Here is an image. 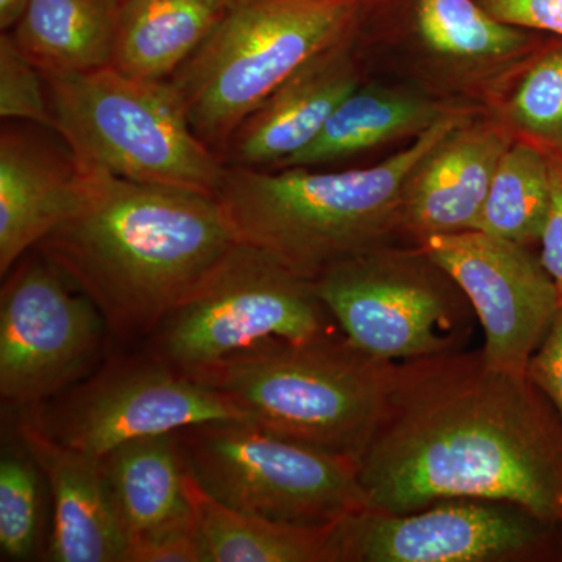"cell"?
I'll use <instances>...</instances> for the list:
<instances>
[{"label":"cell","mask_w":562,"mask_h":562,"mask_svg":"<svg viewBox=\"0 0 562 562\" xmlns=\"http://www.w3.org/2000/svg\"><path fill=\"white\" fill-rule=\"evenodd\" d=\"M366 508L406 514L472 498L562 517V420L528 375L457 350L397 362L358 462Z\"/></svg>","instance_id":"6da1fadb"},{"label":"cell","mask_w":562,"mask_h":562,"mask_svg":"<svg viewBox=\"0 0 562 562\" xmlns=\"http://www.w3.org/2000/svg\"><path fill=\"white\" fill-rule=\"evenodd\" d=\"M87 171L80 205L36 250L114 336H150L241 243L216 198Z\"/></svg>","instance_id":"7a4b0ae2"},{"label":"cell","mask_w":562,"mask_h":562,"mask_svg":"<svg viewBox=\"0 0 562 562\" xmlns=\"http://www.w3.org/2000/svg\"><path fill=\"white\" fill-rule=\"evenodd\" d=\"M468 121L447 110L409 146L379 165L347 171L225 166L216 201L239 243L308 281L405 232L403 198L417 165Z\"/></svg>","instance_id":"3957f363"},{"label":"cell","mask_w":562,"mask_h":562,"mask_svg":"<svg viewBox=\"0 0 562 562\" xmlns=\"http://www.w3.org/2000/svg\"><path fill=\"white\" fill-rule=\"evenodd\" d=\"M395 366L335 333L260 344L190 376L232 398L251 424L358 464L386 413Z\"/></svg>","instance_id":"277c9868"},{"label":"cell","mask_w":562,"mask_h":562,"mask_svg":"<svg viewBox=\"0 0 562 562\" xmlns=\"http://www.w3.org/2000/svg\"><path fill=\"white\" fill-rule=\"evenodd\" d=\"M382 0H233L169 79L192 131L211 150L306 63L355 38Z\"/></svg>","instance_id":"5b68a950"},{"label":"cell","mask_w":562,"mask_h":562,"mask_svg":"<svg viewBox=\"0 0 562 562\" xmlns=\"http://www.w3.org/2000/svg\"><path fill=\"white\" fill-rule=\"evenodd\" d=\"M43 77L54 132L85 169L216 198L225 162L192 131L171 81L113 66Z\"/></svg>","instance_id":"8992f818"},{"label":"cell","mask_w":562,"mask_h":562,"mask_svg":"<svg viewBox=\"0 0 562 562\" xmlns=\"http://www.w3.org/2000/svg\"><path fill=\"white\" fill-rule=\"evenodd\" d=\"M188 472L238 512L325 528L366 508L357 462L281 438L251 422H211L179 431Z\"/></svg>","instance_id":"52a82bcc"},{"label":"cell","mask_w":562,"mask_h":562,"mask_svg":"<svg viewBox=\"0 0 562 562\" xmlns=\"http://www.w3.org/2000/svg\"><path fill=\"white\" fill-rule=\"evenodd\" d=\"M313 284L342 335L384 361L461 350L476 317L464 292L419 246L369 251Z\"/></svg>","instance_id":"ba28073f"},{"label":"cell","mask_w":562,"mask_h":562,"mask_svg":"<svg viewBox=\"0 0 562 562\" xmlns=\"http://www.w3.org/2000/svg\"><path fill=\"white\" fill-rule=\"evenodd\" d=\"M330 319L313 281L239 244L202 291L151 333V357L194 375L260 344L335 335Z\"/></svg>","instance_id":"9c48e42d"},{"label":"cell","mask_w":562,"mask_h":562,"mask_svg":"<svg viewBox=\"0 0 562 562\" xmlns=\"http://www.w3.org/2000/svg\"><path fill=\"white\" fill-rule=\"evenodd\" d=\"M33 417L52 438L98 458L147 436L211 422H250L227 395L151 355L111 361Z\"/></svg>","instance_id":"30bf717a"},{"label":"cell","mask_w":562,"mask_h":562,"mask_svg":"<svg viewBox=\"0 0 562 562\" xmlns=\"http://www.w3.org/2000/svg\"><path fill=\"white\" fill-rule=\"evenodd\" d=\"M553 527L513 503L472 498L406 514L362 508L330 525L324 562L532 561Z\"/></svg>","instance_id":"8fae6325"},{"label":"cell","mask_w":562,"mask_h":562,"mask_svg":"<svg viewBox=\"0 0 562 562\" xmlns=\"http://www.w3.org/2000/svg\"><path fill=\"white\" fill-rule=\"evenodd\" d=\"M43 255L11 269L0 292V394L41 406L87 375L109 330L94 303Z\"/></svg>","instance_id":"7c38bea8"},{"label":"cell","mask_w":562,"mask_h":562,"mask_svg":"<svg viewBox=\"0 0 562 562\" xmlns=\"http://www.w3.org/2000/svg\"><path fill=\"white\" fill-rule=\"evenodd\" d=\"M422 251L464 292L482 324L487 366L527 375L561 306V295L541 257L524 244L468 231L428 236Z\"/></svg>","instance_id":"4fadbf2b"},{"label":"cell","mask_w":562,"mask_h":562,"mask_svg":"<svg viewBox=\"0 0 562 562\" xmlns=\"http://www.w3.org/2000/svg\"><path fill=\"white\" fill-rule=\"evenodd\" d=\"M63 140V139H61ZM88 171L68 144L3 125L0 135V273L68 220L87 191Z\"/></svg>","instance_id":"5bb4252c"},{"label":"cell","mask_w":562,"mask_h":562,"mask_svg":"<svg viewBox=\"0 0 562 562\" xmlns=\"http://www.w3.org/2000/svg\"><path fill=\"white\" fill-rule=\"evenodd\" d=\"M351 46L353 40L317 55L251 111L222 154L225 166H283L306 149L361 85Z\"/></svg>","instance_id":"9a60e30c"},{"label":"cell","mask_w":562,"mask_h":562,"mask_svg":"<svg viewBox=\"0 0 562 562\" xmlns=\"http://www.w3.org/2000/svg\"><path fill=\"white\" fill-rule=\"evenodd\" d=\"M508 131L462 122L417 165L405 188V231L428 236L476 231L495 169L512 146Z\"/></svg>","instance_id":"2e32d148"},{"label":"cell","mask_w":562,"mask_h":562,"mask_svg":"<svg viewBox=\"0 0 562 562\" xmlns=\"http://www.w3.org/2000/svg\"><path fill=\"white\" fill-rule=\"evenodd\" d=\"M20 438L49 484L54 502L46 560L122 562L127 541L114 513L101 458L52 438L33 416L21 422Z\"/></svg>","instance_id":"e0dca14e"},{"label":"cell","mask_w":562,"mask_h":562,"mask_svg":"<svg viewBox=\"0 0 562 562\" xmlns=\"http://www.w3.org/2000/svg\"><path fill=\"white\" fill-rule=\"evenodd\" d=\"M101 462L127 543L194 519L179 432L121 443Z\"/></svg>","instance_id":"ac0fdd59"},{"label":"cell","mask_w":562,"mask_h":562,"mask_svg":"<svg viewBox=\"0 0 562 562\" xmlns=\"http://www.w3.org/2000/svg\"><path fill=\"white\" fill-rule=\"evenodd\" d=\"M233 0H122L114 69L169 80L216 27Z\"/></svg>","instance_id":"d6986e66"},{"label":"cell","mask_w":562,"mask_h":562,"mask_svg":"<svg viewBox=\"0 0 562 562\" xmlns=\"http://www.w3.org/2000/svg\"><path fill=\"white\" fill-rule=\"evenodd\" d=\"M446 111L417 92L360 85L331 114L321 135L281 168L319 169L392 140L419 136Z\"/></svg>","instance_id":"ffe728a7"},{"label":"cell","mask_w":562,"mask_h":562,"mask_svg":"<svg viewBox=\"0 0 562 562\" xmlns=\"http://www.w3.org/2000/svg\"><path fill=\"white\" fill-rule=\"evenodd\" d=\"M122 0H29L14 43L43 74H77L113 60Z\"/></svg>","instance_id":"44dd1931"},{"label":"cell","mask_w":562,"mask_h":562,"mask_svg":"<svg viewBox=\"0 0 562 562\" xmlns=\"http://www.w3.org/2000/svg\"><path fill=\"white\" fill-rule=\"evenodd\" d=\"M206 562H324L328 528L273 522L217 502L188 472Z\"/></svg>","instance_id":"7402d4cb"},{"label":"cell","mask_w":562,"mask_h":562,"mask_svg":"<svg viewBox=\"0 0 562 562\" xmlns=\"http://www.w3.org/2000/svg\"><path fill=\"white\" fill-rule=\"evenodd\" d=\"M550 199L547 149L532 140H513L495 169L476 231L530 247L541 241Z\"/></svg>","instance_id":"603a6c76"},{"label":"cell","mask_w":562,"mask_h":562,"mask_svg":"<svg viewBox=\"0 0 562 562\" xmlns=\"http://www.w3.org/2000/svg\"><path fill=\"white\" fill-rule=\"evenodd\" d=\"M414 31L447 60L494 63L531 50L535 38L492 16L476 0H413Z\"/></svg>","instance_id":"cb8c5ba5"},{"label":"cell","mask_w":562,"mask_h":562,"mask_svg":"<svg viewBox=\"0 0 562 562\" xmlns=\"http://www.w3.org/2000/svg\"><path fill=\"white\" fill-rule=\"evenodd\" d=\"M532 60L514 88L508 120L524 139L562 150V41Z\"/></svg>","instance_id":"d4e9b609"},{"label":"cell","mask_w":562,"mask_h":562,"mask_svg":"<svg viewBox=\"0 0 562 562\" xmlns=\"http://www.w3.org/2000/svg\"><path fill=\"white\" fill-rule=\"evenodd\" d=\"M40 468L31 453L7 452L0 460V550L24 561L35 553L41 525Z\"/></svg>","instance_id":"484cf974"},{"label":"cell","mask_w":562,"mask_h":562,"mask_svg":"<svg viewBox=\"0 0 562 562\" xmlns=\"http://www.w3.org/2000/svg\"><path fill=\"white\" fill-rule=\"evenodd\" d=\"M43 72L14 43L11 33L0 36V116L54 131L49 95Z\"/></svg>","instance_id":"4316f807"},{"label":"cell","mask_w":562,"mask_h":562,"mask_svg":"<svg viewBox=\"0 0 562 562\" xmlns=\"http://www.w3.org/2000/svg\"><path fill=\"white\" fill-rule=\"evenodd\" d=\"M122 562H206L195 517L128 542Z\"/></svg>","instance_id":"83f0119b"},{"label":"cell","mask_w":562,"mask_h":562,"mask_svg":"<svg viewBox=\"0 0 562 562\" xmlns=\"http://www.w3.org/2000/svg\"><path fill=\"white\" fill-rule=\"evenodd\" d=\"M492 16L524 31L553 33L562 38V0H476Z\"/></svg>","instance_id":"f1b7e54d"},{"label":"cell","mask_w":562,"mask_h":562,"mask_svg":"<svg viewBox=\"0 0 562 562\" xmlns=\"http://www.w3.org/2000/svg\"><path fill=\"white\" fill-rule=\"evenodd\" d=\"M527 375L562 420V302L549 333L532 355Z\"/></svg>","instance_id":"f546056e"},{"label":"cell","mask_w":562,"mask_h":562,"mask_svg":"<svg viewBox=\"0 0 562 562\" xmlns=\"http://www.w3.org/2000/svg\"><path fill=\"white\" fill-rule=\"evenodd\" d=\"M552 179L549 216L541 236V261L550 273L562 302V151L547 150Z\"/></svg>","instance_id":"4dcf8cb0"},{"label":"cell","mask_w":562,"mask_h":562,"mask_svg":"<svg viewBox=\"0 0 562 562\" xmlns=\"http://www.w3.org/2000/svg\"><path fill=\"white\" fill-rule=\"evenodd\" d=\"M29 0H0V29L9 32L18 24L27 9Z\"/></svg>","instance_id":"1f68e13d"},{"label":"cell","mask_w":562,"mask_h":562,"mask_svg":"<svg viewBox=\"0 0 562 562\" xmlns=\"http://www.w3.org/2000/svg\"><path fill=\"white\" fill-rule=\"evenodd\" d=\"M558 525H560V528H561V538H562V517H561L560 524H558Z\"/></svg>","instance_id":"d6a6232c"},{"label":"cell","mask_w":562,"mask_h":562,"mask_svg":"<svg viewBox=\"0 0 562 562\" xmlns=\"http://www.w3.org/2000/svg\"><path fill=\"white\" fill-rule=\"evenodd\" d=\"M558 151V150H557ZM562 151V150H561Z\"/></svg>","instance_id":"836d02e7"}]
</instances>
